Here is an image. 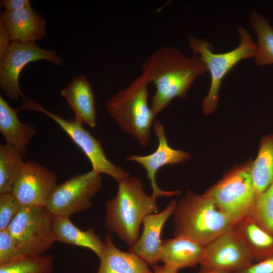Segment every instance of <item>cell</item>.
Here are the masks:
<instances>
[{
  "instance_id": "cell-1",
  "label": "cell",
  "mask_w": 273,
  "mask_h": 273,
  "mask_svg": "<svg viewBox=\"0 0 273 273\" xmlns=\"http://www.w3.org/2000/svg\"><path fill=\"white\" fill-rule=\"evenodd\" d=\"M142 73L155 87L151 108L156 118L175 98H183L199 77L208 72L201 58L185 56L176 48L163 46L145 59Z\"/></svg>"
},
{
  "instance_id": "cell-2",
  "label": "cell",
  "mask_w": 273,
  "mask_h": 273,
  "mask_svg": "<svg viewBox=\"0 0 273 273\" xmlns=\"http://www.w3.org/2000/svg\"><path fill=\"white\" fill-rule=\"evenodd\" d=\"M118 185L115 196L106 202L105 224L130 247L140 237L145 217L158 212L157 197L149 195L135 176H129Z\"/></svg>"
},
{
  "instance_id": "cell-3",
  "label": "cell",
  "mask_w": 273,
  "mask_h": 273,
  "mask_svg": "<svg viewBox=\"0 0 273 273\" xmlns=\"http://www.w3.org/2000/svg\"><path fill=\"white\" fill-rule=\"evenodd\" d=\"M173 215L174 236L206 245L235 223L205 193L188 192L177 202Z\"/></svg>"
},
{
  "instance_id": "cell-4",
  "label": "cell",
  "mask_w": 273,
  "mask_h": 273,
  "mask_svg": "<svg viewBox=\"0 0 273 273\" xmlns=\"http://www.w3.org/2000/svg\"><path fill=\"white\" fill-rule=\"evenodd\" d=\"M149 83L141 73L106 102V109L119 128L146 147L155 118L148 102Z\"/></svg>"
},
{
  "instance_id": "cell-5",
  "label": "cell",
  "mask_w": 273,
  "mask_h": 273,
  "mask_svg": "<svg viewBox=\"0 0 273 273\" xmlns=\"http://www.w3.org/2000/svg\"><path fill=\"white\" fill-rule=\"evenodd\" d=\"M240 42L235 49L223 53H215L211 43L206 39L189 36V45L194 54L203 61L210 75V85L203 99L201 109L205 115L213 112L218 106L219 92L222 81L229 71L243 60L253 58L256 43L248 31L242 27H237Z\"/></svg>"
},
{
  "instance_id": "cell-6",
  "label": "cell",
  "mask_w": 273,
  "mask_h": 273,
  "mask_svg": "<svg viewBox=\"0 0 273 273\" xmlns=\"http://www.w3.org/2000/svg\"><path fill=\"white\" fill-rule=\"evenodd\" d=\"M54 216L45 206H22L7 230L22 255H41L55 242Z\"/></svg>"
},
{
  "instance_id": "cell-7",
  "label": "cell",
  "mask_w": 273,
  "mask_h": 273,
  "mask_svg": "<svg viewBox=\"0 0 273 273\" xmlns=\"http://www.w3.org/2000/svg\"><path fill=\"white\" fill-rule=\"evenodd\" d=\"M252 163L233 170L205 192L235 223L249 216L258 197Z\"/></svg>"
},
{
  "instance_id": "cell-8",
  "label": "cell",
  "mask_w": 273,
  "mask_h": 273,
  "mask_svg": "<svg viewBox=\"0 0 273 273\" xmlns=\"http://www.w3.org/2000/svg\"><path fill=\"white\" fill-rule=\"evenodd\" d=\"M20 110L29 109L42 112L52 118L83 151L90 162L92 170L104 173L114 178L117 183L129 176L128 172L115 165L106 157L102 143L94 137L82 126L74 120H67L46 110L37 102L25 96Z\"/></svg>"
},
{
  "instance_id": "cell-9",
  "label": "cell",
  "mask_w": 273,
  "mask_h": 273,
  "mask_svg": "<svg viewBox=\"0 0 273 273\" xmlns=\"http://www.w3.org/2000/svg\"><path fill=\"white\" fill-rule=\"evenodd\" d=\"M102 186L101 174L91 170L55 187L46 207L54 216H69L90 209Z\"/></svg>"
},
{
  "instance_id": "cell-10",
  "label": "cell",
  "mask_w": 273,
  "mask_h": 273,
  "mask_svg": "<svg viewBox=\"0 0 273 273\" xmlns=\"http://www.w3.org/2000/svg\"><path fill=\"white\" fill-rule=\"evenodd\" d=\"M46 60L61 66L62 59L54 50L40 48L35 42L11 41L7 52L0 59V85L8 98L18 101L24 95L19 85L21 71L30 62Z\"/></svg>"
},
{
  "instance_id": "cell-11",
  "label": "cell",
  "mask_w": 273,
  "mask_h": 273,
  "mask_svg": "<svg viewBox=\"0 0 273 273\" xmlns=\"http://www.w3.org/2000/svg\"><path fill=\"white\" fill-rule=\"evenodd\" d=\"M56 181L54 172L37 162L27 160L21 167L10 193L22 206H46Z\"/></svg>"
},
{
  "instance_id": "cell-12",
  "label": "cell",
  "mask_w": 273,
  "mask_h": 273,
  "mask_svg": "<svg viewBox=\"0 0 273 273\" xmlns=\"http://www.w3.org/2000/svg\"><path fill=\"white\" fill-rule=\"evenodd\" d=\"M253 262L247 248L233 227L205 245L200 265L236 273Z\"/></svg>"
},
{
  "instance_id": "cell-13",
  "label": "cell",
  "mask_w": 273,
  "mask_h": 273,
  "mask_svg": "<svg viewBox=\"0 0 273 273\" xmlns=\"http://www.w3.org/2000/svg\"><path fill=\"white\" fill-rule=\"evenodd\" d=\"M153 128L158 141L157 149L147 155H130L126 158L128 161L139 164L145 169L147 177L150 181L152 191L151 195L157 198L160 196L171 197L178 194L180 191H169L160 189L156 183V173L163 166L184 162L189 159L191 155L187 152L174 149L169 146L165 128L160 121H154Z\"/></svg>"
},
{
  "instance_id": "cell-14",
  "label": "cell",
  "mask_w": 273,
  "mask_h": 273,
  "mask_svg": "<svg viewBox=\"0 0 273 273\" xmlns=\"http://www.w3.org/2000/svg\"><path fill=\"white\" fill-rule=\"evenodd\" d=\"M177 203L173 199L160 212L145 217L142 233L136 243L129 247V252L138 255L149 265H156L159 261L162 231L166 221L172 215Z\"/></svg>"
},
{
  "instance_id": "cell-15",
  "label": "cell",
  "mask_w": 273,
  "mask_h": 273,
  "mask_svg": "<svg viewBox=\"0 0 273 273\" xmlns=\"http://www.w3.org/2000/svg\"><path fill=\"white\" fill-rule=\"evenodd\" d=\"M1 21L7 29L12 41L35 42L46 33L43 17L31 7L20 11L2 12Z\"/></svg>"
},
{
  "instance_id": "cell-16",
  "label": "cell",
  "mask_w": 273,
  "mask_h": 273,
  "mask_svg": "<svg viewBox=\"0 0 273 273\" xmlns=\"http://www.w3.org/2000/svg\"><path fill=\"white\" fill-rule=\"evenodd\" d=\"M74 114V120L94 128L97 125L95 97L92 85L84 75L72 79L61 92Z\"/></svg>"
},
{
  "instance_id": "cell-17",
  "label": "cell",
  "mask_w": 273,
  "mask_h": 273,
  "mask_svg": "<svg viewBox=\"0 0 273 273\" xmlns=\"http://www.w3.org/2000/svg\"><path fill=\"white\" fill-rule=\"evenodd\" d=\"M205 246L184 236L163 240L159 261L164 265L178 270L200 264Z\"/></svg>"
},
{
  "instance_id": "cell-18",
  "label": "cell",
  "mask_w": 273,
  "mask_h": 273,
  "mask_svg": "<svg viewBox=\"0 0 273 273\" xmlns=\"http://www.w3.org/2000/svg\"><path fill=\"white\" fill-rule=\"evenodd\" d=\"M105 247L97 273H154L143 259L130 252L119 249L113 243L111 234H106Z\"/></svg>"
},
{
  "instance_id": "cell-19",
  "label": "cell",
  "mask_w": 273,
  "mask_h": 273,
  "mask_svg": "<svg viewBox=\"0 0 273 273\" xmlns=\"http://www.w3.org/2000/svg\"><path fill=\"white\" fill-rule=\"evenodd\" d=\"M19 109L11 107L0 96V132L6 144L19 150L23 155L27 152V147L36 130L32 124L21 122L18 116Z\"/></svg>"
},
{
  "instance_id": "cell-20",
  "label": "cell",
  "mask_w": 273,
  "mask_h": 273,
  "mask_svg": "<svg viewBox=\"0 0 273 273\" xmlns=\"http://www.w3.org/2000/svg\"><path fill=\"white\" fill-rule=\"evenodd\" d=\"M234 230L247 248L253 261H262L273 255V235L248 216L235 224Z\"/></svg>"
},
{
  "instance_id": "cell-21",
  "label": "cell",
  "mask_w": 273,
  "mask_h": 273,
  "mask_svg": "<svg viewBox=\"0 0 273 273\" xmlns=\"http://www.w3.org/2000/svg\"><path fill=\"white\" fill-rule=\"evenodd\" d=\"M69 217L54 216L53 231L56 242L88 248L99 258L104 251V241L93 229L81 230L72 222Z\"/></svg>"
},
{
  "instance_id": "cell-22",
  "label": "cell",
  "mask_w": 273,
  "mask_h": 273,
  "mask_svg": "<svg viewBox=\"0 0 273 273\" xmlns=\"http://www.w3.org/2000/svg\"><path fill=\"white\" fill-rule=\"evenodd\" d=\"M251 174L258 196L273 183V134L263 138L251 165Z\"/></svg>"
},
{
  "instance_id": "cell-23",
  "label": "cell",
  "mask_w": 273,
  "mask_h": 273,
  "mask_svg": "<svg viewBox=\"0 0 273 273\" xmlns=\"http://www.w3.org/2000/svg\"><path fill=\"white\" fill-rule=\"evenodd\" d=\"M250 24L257 37L254 59L261 67L273 64V27L269 21L255 11L250 14Z\"/></svg>"
},
{
  "instance_id": "cell-24",
  "label": "cell",
  "mask_w": 273,
  "mask_h": 273,
  "mask_svg": "<svg viewBox=\"0 0 273 273\" xmlns=\"http://www.w3.org/2000/svg\"><path fill=\"white\" fill-rule=\"evenodd\" d=\"M21 152L10 144L0 146V194L10 193L25 161Z\"/></svg>"
},
{
  "instance_id": "cell-25",
  "label": "cell",
  "mask_w": 273,
  "mask_h": 273,
  "mask_svg": "<svg viewBox=\"0 0 273 273\" xmlns=\"http://www.w3.org/2000/svg\"><path fill=\"white\" fill-rule=\"evenodd\" d=\"M53 257L51 255H23L0 265V273H52Z\"/></svg>"
},
{
  "instance_id": "cell-26",
  "label": "cell",
  "mask_w": 273,
  "mask_h": 273,
  "mask_svg": "<svg viewBox=\"0 0 273 273\" xmlns=\"http://www.w3.org/2000/svg\"><path fill=\"white\" fill-rule=\"evenodd\" d=\"M249 216L273 235V183L258 196Z\"/></svg>"
},
{
  "instance_id": "cell-27",
  "label": "cell",
  "mask_w": 273,
  "mask_h": 273,
  "mask_svg": "<svg viewBox=\"0 0 273 273\" xmlns=\"http://www.w3.org/2000/svg\"><path fill=\"white\" fill-rule=\"evenodd\" d=\"M21 207L11 193L0 194V231L7 229Z\"/></svg>"
},
{
  "instance_id": "cell-28",
  "label": "cell",
  "mask_w": 273,
  "mask_h": 273,
  "mask_svg": "<svg viewBox=\"0 0 273 273\" xmlns=\"http://www.w3.org/2000/svg\"><path fill=\"white\" fill-rule=\"evenodd\" d=\"M23 255L7 230L0 231V265L7 264Z\"/></svg>"
},
{
  "instance_id": "cell-29",
  "label": "cell",
  "mask_w": 273,
  "mask_h": 273,
  "mask_svg": "<svg viewBox=\"0 0 273 273\" xmlns=\"http://www.w3.org/2000/svg\"><path fill=\"white\" fill-rule=\"evenodd\" d=\"M236 273H273V255Z\"/></svg>"
},
{
  "instance_id": "cell-30",
  "label": "cell",
  "mask_w": 273,
  "mask_h": 273,
  "mask_svg": "<svg viewBox=\"0 0 273 273\" xmlns=\"http://www.w3.org/2000/svg\"><path fill=\"white\" fill-rule=\"evenodd\" d=\"M1 2L4 11L6 12H16L31 7L28 0H3Z\"/></svg>"
},
{
  "instance_id": "cell-31",
  "label": "cell",
  "mask_w": 273,
  "mask_h": 273,
  "mask_svg": "<svg viewBox=\"0 0 273 273\" xmlns=\"http://www.w3.org/2000/svg\"><path fill=\"white\" fill-rule=\"evenodd\" d=\"M11 39L9 33L3 23L0 21V59L8 49Z\"/></svg>"
},
{
  "instance_id": "cell-32",
  "label": "cell",
  "mask_w": 273,
  "mask_h": 273,
  "mask_svg": "<svg viewBox=\"0 0 273 273\" xmlns=\"http://www.w3.org/2000/svg\"><path fill=\"white\" fill-rule=\"evenodd\" d=\"M154 273H178L176 269H173L166 265H156L153 266Z\"/></svg>"
},
{
  "instance_id": "cell-33",
  "label": "cell",
  "mask_w": 273,
  "mask_h": 273,
  "mask_svg": "<svg viewBox=\"0 0 273 273\" xmlns=\"http://www.w3.org/2000/svg\"><path fill=\"white\" fill-rule=\"evenodd\" d=\"M198 273H231L228 271H225L222 270L212 268H207L203 267L200 269Z\"/></svg>"
}]
</instances>
